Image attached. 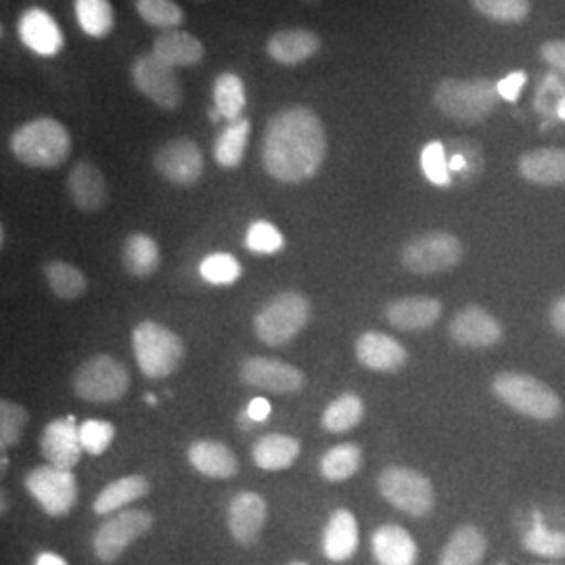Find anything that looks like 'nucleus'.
<instances>
[{
    "label": "nucleus",
    "mask_w": 565,
    "mask_h": 565,
    "mask_svg": "<svg viewBox=\"0 0 565 565\" xmlns=\"http://www.w3.org/2000/svg\"><path fill=\"white\" fill-rule=\"evenodd\" d=\"M327 158V132L319 114L291 105L266 121L263 135L264 170L275 181L296 184L312 179Z\"/></svg>",
    "instance_id": "f257e3e1"
},
{
    "label": "nucleus",
    "mask_w": 565,
    "mask_h": 565,
    "mask_svg": "<svg viewBox=\"0 0 565 565\" xmlns=\"http://www.w3.org/2000/svg\"><path fill=\"white\" fill-rule=\"evenodd\" d=\"M9 147L23 166L53 170L67 162L72 153V135L60 120L41 116L20 126L11 135Z\"/></svg>",
    "instance_id": "f03ea898"
},
{
    "label": "nucleus",
    "mask_w": 565,
    "mask_h": 565,
    "mask_svg": "<svg viewBox=\"0 0 565 565\" xmlns=\"http://www.w3.org/2000/svg\"><path fill=\"white\" fill-rule=\"evenodd\" d=\"M499 88L497 82L488 78L476 81H457L446 78L434 90L436 109L459 124H478L486 120L499 105Z\"/></svg>",
    "instance_id": "7ed1b4c3"
},
{
    "label": "nucleus",
    "mask_w": 565,
    "mask_h": 565,
    "mask_svg": "<svg viewBox=\"0 0 565 565\" xmlns=\"http://www.w3.org/2000/svg\"><path fill=\"white\" fill-rule=\"evenodd\" d=\"M135 359L149 380L172 375L184 359V343L168 327L156 321H142L132 331Z\"/></svg>",
    "instance_id": "20e7f679"
},
{
    "label": "nucleus",
    "mask_w": 565,
    "mask_h": 565,
    "mask_svg": "<svg viewBox=\"0 0 565 565\" xmlns=\"http://www.w3.org/2000/svg\"><path fill=\"white\" fill-rule=\"evenodd\" d=\"M492 392L513 411L525 417L551 422L562 413V401L548 385L522 373H499L492 380Z\"/></svg>",
    "instance_id": "39448f33"
},
{
    "label": "nucleus",
    "mask_w": 565,
    "mask_h": 565,
    "mask_svg": "<svg viewBox=\"0 0 565 565\" xmlns=\"http://www.w3.org/2000/svg\"><path fill=\"white\" fill-rule=\"evenodd\" d=\"M310 321V302L298 291H282L254 319V331L266 345L281 348L291 342Z\"/></svg>",
    "instance_id": "423d86ee"
},
{
    "label": "nucleus",
    "mask_w": 565,
    "mask_h": 565,
    "mask_svg": "<svg viewBox=\"0 0 565 565\" xmlns=\"http://www.w3.org/2000/svg\"><path fill=\"white\" fill-rule=\"evenodd\" d=\"M72 387L86 403H116L130 387V373L118 359L99 354L76 369Z\"/></svg>",
    "instance_id": "0eeeda50"
},
{
    "label": "nucleus",
    "mask_w": 565,
    "mask_h": 565,
    "mask_svg": "<svg viewBox=\"0 0 565 565\" xmlns=\"http://www.w3.org/2000/svg\"><path fill=\"white\" fill-rule=\"evenodd\" d=\"M377 488L390 505L401 509L411 518H425L436 505L434 486L411 467H385L377 480Z\"/></svg>",
    "instance_id": "6e6552de"
},
{
    "label": "nucleus",
    "mask_w": 565,
    "mask_h": 565,
    "mask_svg": "<svg viewBox=\"0 0 565 565\" xmlns=\"http://www.w3.org/2000/svg\"><path fill=\"white\" fill-rule=\"evenodd\" d=\"M463 258V243L446 231L425 233L406 243L401 263L413 275H438L455 268Z\"/></svg>",
    "instance_id": "1a4fd4ad"
},
{
    "label": "nucleus",
    "mask_w": 565,
    "mask_h": 565,
    "mask_svg": "<svg viewBox=\"0 0 565 565\" xmlns=\"http://www.w3.org/2000/svg\"><path fill=\"white\" fill-rule=\"evenodd\" d=\"M130 78L137 90L145 95L149 102L160 105L168 111L181 109L184 103L182 82L177 74V67L168 65L166 61L156 57L153 53L141 55L130 65Z\"/></svg>",
    "instance_id": "9d476101"
},
{
    "label": "nucleus",
    "mask_w": 565,
    "mask_h": 565,
    "mask_svg": "<svg viewBox=\"0 0 565 565\" xmlns=\"http://www.w3.org/2000/svg\"><path fill=\"white\" fill-rule=\"evenodd\" d=\"M25 488L53 518L67 515L78 501V482L74 473L53 465L34 467L25 478Z\"/></svg>",
    "instance_id": "9b49d317"
},
{
    "label": "nucleus",
    "mask_w": 565,
    "mask_h": 565,
    "mask_svg": "<svg viewBox=\"0 0 565 565\" xmlns=\"http://www.w3.org/2000/svg\"><path fill=\"white\" fill-rule=\"evenodd\" d=\"M153 525V515L145 509H126L99 525L93 536L95 555L103 564H114L120 559L121 553L145 536Z\"/></svg>",
    "instance_id": "f8f14e48"
},
{
    "label": "nucleus",
    "mask_w": 565,
    "mask_h": 565,
    "mask_svg": "<svg viewBox=\"0 0 565 565\" xmlns=\"http://www.w3.org/2000/svg\"><path fill=\"white\" fill-rule=\"evenodd\" d=\"M153 168L166 181L179 186H193L203 177L202 149L189 137H177L163 142L153 153Z\"/></svg>",
    "instance_id": "ddd939ff"
},
{
    "label": "nucleus",
    "mask_w": 565,
    "mask_h": 565,
    "mask_svg": "<svg viewBox=\"0 0 565 565\" xmlns=\"http://www.w3.org/2000/svg\"><path fill=\"white\" fill-rule=\"evenodd\" d=\"M242 380L252 387H260L273 394H294L302 390L303 373L298 366L277 359L252 356L242 364Z\"/></svg>",
    "instance_id": "4468645a"
},
{
    "label": "nucleus",
    "mask_w": 565,
    "mask_h": 565,
    "mask_svg": "<svg viewBox=\"0 0 565 565\" xmlns=\"http://www.w3.org/2000/svg\"><path fill=\"white\" fill-rule=\"evenodd\" d=\"M41 450L44 459L60 469H74L81 463V425L74 417L53 419L42 429Z\"/></svg>",
    "instance_id": "2eb2a0df"
},
{
    "label": "nucleus",
    "mask_w": 565,
    "mask_h": 565,
    "mask_svg": "<svg viewBox=\"0 0 565 565\" xmlns=\"http://www.w3.org/2000/svg\"><path fill=\"white\" fill-rule=\"evenodd\" d=\"M450 338L465 348H490L501 342L503 327L480 306H467L450 321Z\"/></svg>",
    "instance_id": "dca6fc26"
},
{
    "label": "nucleus",
    "mask_w": 565,
    "mask_h": 565,
    "mask_svg": "<svg viewBox=\"0 0 565 565\" xmlns=\"http://www.w3.org/2000/svg\"><path fill=\"white\" fill-rule=\"evenodd\" d=\"M321 46L323 41L317 32L308 28H285L266 41V53L270 60L294 67L319 55Z\"/></svg>",
    "instance_id": "f3484780"
},
{
    "label": "nucleus",
    "mask_w": 565,
    "mask_h": 565,
    "mask_svg": "<svg viewBox=\"0 0 565 565\" xmlns=\"http://www.w3.org/2000/svg\"><path fill=\"white\" fill-rule=\"evenodd\" d=\"M266 501L258 492H239L228 505V530L239 545H254L266 524Z\"/></svg>",
    "instance_id": "a211bd4d"
},
{
    "label": "nucleus",
    "mask_w": 565,
    "mask_h": 565,
    "mask_svg": "<svg viewBox=\"0 0 565 565\" xmlns=\"http://www.w3.org/2000/svg\"><path fill=\"white\" fill-rule=\"evenodd\" d=\"M356 359L371 371L394 373L403 369L408 361V354L398 340L380 331H369L356 340Z\"/></svg>",
    "instance_id": "6ab92c4d"
},
{
    "label": "nucleus",
    "mask_w": 565,
    "mask_h": 565,
    "mask_svg": "<svg viewBox=\"0 0 565 565\" xmlns=\"http://www.w3.org/2000/svg\"><path fill=\"white\" fill-rule=\"evenodd\" d=\"M443 315V303L427 296H406L387 306V323L401 331H425L438 323Z\"/></svg>",
    "instance_id": "aec40b11"
},
{
    "label": "nucleus",
    "mask_w": 565,
    "mask_h": 565,
    "mask_svg": "<svg viewBox=\"0 0 565 565\" xmlns=\"http://www.w3.org/2000/svg\"><path fill=\"white\" fill-rule=\"evenodd\" d=\"M18 30L21 42L42 57H55L63 46V34L57 21L42 9L23 11Z\"/></svg>",
    "instance_id": "412c9836"
},
{
    "label": "nucleus",
    "mask_w": 565,
    "mask_h": 565,
    "mask_svg": "<svg viewBox=\"0 0 565 565\" xmlns=\"http://www.w3.org/2000/svg\"><path fill=\"white\" fill-rule=\"evenodd\" d=\"M373 557L380 565H417L419 548L403 525H380L371 536Z\"/></svg>",
    "instance_id": "4be33fe9"
},
{
    "label": "nucleus",
    "mask_w": 565,
    "mask_h": 565,
    "mask_svg": "<svg viewBox=\"0 0 565 565\" xmlns=\"http://www.w3.org/2000/svg\"><path fill=\"white\" fill-rule=\"evenodd\" d=\"M67 191L76 207L82 212H99L107 203V181L99 166L93 162H78L67 177Z\"/></svg>",
    "instance_id": "5701e85b"
},
{
    "label": "nucleus",
    "mask_w": 565,
    "mask_h": 565,
    "mask_svg": "<svg viewBox=\"0 0 565 565\" xmlns=\"http://www.w3.org/2000/svg\"><path fill=\"white\" fill-rule=\"evenodd\" d=\"M359 548V524L348 509H338L331 513L324 525L323 553L327 559L340 564L352 559Z\"/></svg>",
    "instance_id": "b1692460"
},
{
    "label": "nucleus",
    "mask_w": 565,
    "mask_h": 565,
    "mask_svg": "<svg viewBox=\"0 0 565 565\" xmlns=\"http://www.w3.org/2000/svg\"><path fill=\"white\" fill-rule=\"evenodd\" d=\"M151 53L172 67H193L200 65L205 57L202 41L179 28L160 32L153 41Z\"/></svg>",
    "instance_id": "393cba45"
},
{
    "label": "nucleus",
    "mask_w": 565,
    "mask_h": 565,
    "mask_svg": "<svg viewBox=\"0 0 565 565\" xmlns=\"http://www.w3.org/2000/svg\"><path fill=\"white\" fill-rule=\"evenodd\" d=\"M520 174L534 184H565V149L546 147L527 151L520 158Z\"/></svg>",
    "instance_id": "a878e982"
},
{
    "label": "nucleus",
    "mask_w": 565,
    "mask_h": 565,
    "mask_svg": "<svg viewBox=\"0 0 565 565\" xmlns=\"http://www.w3.org/2000/svg\"><path fill=\"white\" fill-rule=\"evenodd\" d=\"M189 463L193 465L202 476L214 480H226L237 476L239 461L228 446L214 440H200L189 448Z\"/></svg>",
    "instance_id": "bb28decb"
},
{
    "label": "nucleus",
    "mask_w": 565,
    "mask_h": 565,
    "mask_svg": "<svg viewBox=\"0 0 565 565\" xmlns=\"http://www.w3.org/2000/svg\"><path fill=\"white\" fill-rule=\"evenodd\" d=\"M488 551V539L484 532L476 525H461L455 530V534L448 539L443 553L440 565H480Z\"/></svg>",
    "instance_id": "cd10ccee"
},
{
    "label": "nucleus",
    "mask_w": 565,
    "mask_h": 565,
    "mask_svg": "<svg viewBox=\"0 0 565 565\" xmlns=\"http://www.w3.org/2000/svg\"><path fill=\"white\" fill-rule=\"evenodd\" d=\"M298 455H300V443L294 436H285V434H268L260 438L252 450L254 463L258 465L263 471H282L296 463Z\"/></svg>",
    "instance_id": "c85d7f7f"
},
{
    "label": "nucleus",
    "mask_w": 565,
    "mask_h": 565,
    "mask_svg": "<svg viewBox=\"0 0 565 565\" xmlns=\"http://www.w3.org/2000/svg\"><path fill=\"white\" fill-rule=\"evenodd\" d=\"M162 263L160 247L153 237L145 233H132L121 247V264L132 277H151Z\"/></svg>",
    "instance_id": "c756f323"
},
{
    "label": "nucleus",
    "mask_w": 565,
    "mask_h": 565,
    "mask_svg": "<svg viewBox=\"0 0 565 565\" xmlns=\"http://www.w3.org/2000/svg\"><path fill=\"white\" fill-rule=\"evenodd\" d=\"M149 490H151V484H149L147 478L126 476V478H120V480L105 486L99 492V497L95 499L93 509H95L97 515H109L121 507L130 505L142 497H147Z\"/></svg>",
    "instance_id": "7c9ffc66"
},
{
    "label": "nucleus",
    "mask_w": 565,
    "mask_h": 565,
    "mask_svg": "<svg viewBox=\"0 0 565 565\" xmlns=\"http://www.w3.org/2000/svg\"><path fill=\"white\" fill-rule=\"evenodd\" d=\"M249 132H252V121L247 118H237L226 124V128L214 141V160L221 168L233 170L243 162Z\"/></svg>",
    "instance_id": "2f4dec72"
},
{
    "label": "nucleus",
    "mask_w": 565,
    "mask_h": 565,
    "mask_svg": "<svg viewBox=\"0 0 565 565\" xmlns=\"http://www.w3.org/2000/svg\"><path fill=\"white\" fill-rule=\"evenodd\" d=\"M42 273H44V279L49 282L51 291L61 300H67V302L78 300L88 289V281H86L84 273L74 264L51 260L42 266Z\"/></svg>",
    "instance_id": "473e14b6"
},
{
    "label": "nucleus",
    "mask_w": 565,
    "mask_h": 565,
    "mask_svg": "<svg viewBox=\"0 0 565 565\" xmlns=\"http://www.w3.org/2000/svg\"><path fill=\"white\" fill-rule=\"evenodd\" d=\"M363 465V450L352 443L329 448L321 459V476L329 482H343L352 478Z\"/></svg>",
    "instance_id": "72a5a7b5"
},
{
    "label": "nucleus",
    "mask_w": 565,
    "mask_h": 565,
    "mask_svg": "<svg viewBox=\"0 0 565 565\" xmlns=\"http://www.w3.org/2000/svg\"><path fill=\"white\" fill-rule=\"evenodd\" d=\"M212 99H214V107L218 109V114L223 116L224 120H237V118H242L245 103H247L245 84L239 76L224 72L214 82Z\"/></svg>",
    "instance_id": "f704fd0d"
},
{
    "label": "nucleus",
    "mask_w": 565,
    "mask_h": 565,
    "mask_svg": "<svg viewBox=\"0 0 565 565\" xmlns=\"http://www.w3.org/2000/svg\"><path fill=\"white\" fill-rule=\"evenodd\" d=\"M74 11L86 36L105 39L114 30V7L109 0H74Z\"/></svg>",
    "instance_id": "c9c22d12"
},
{
    "label": "nucleus",
    "mask_w": 565,
    "mask_h": 565,
    "mask_svg": "<svg viewBox=\"0 0 565 565\" xmlns=\"http://www.w3.org/2000/svg\"><path fill=\"white\" fill-rule=\"evenodd\" d=\"M364 403L356 394H343L324 408L323 427L331 434H343L363 422Z\"/></svg>",
    "instance_id": "e433bc0d"
},
{
    "label": "nucleus",
    "mask_w": 565,
    "mask_h": 565,
    "mask_svg": "<svg viewBox=\"0 0 565 565\" xmlns=\"http://www.w3.org/2000/svg\"><path fill=\"white\" fill-rule=\"evenodd\" d=\"M524 548L539 557L562 559L565 557V532L548 530L541 522V515H536V522L532 525V530H527L524 534Z\"/></svg>",
    "instance_id": "4c0bfd02"
},
{
    "label": "nucleus",
    "mask_w": 565,
    "mask_h": 565,
    "mask_svg": "<svg viewBox=\"0 0 565 565\" xmlns=\"http://www.w3.org/2000/svg\"><path fill=\"white\" fill-rule=\"evenodd\" d=\"M142 21L160 30H177L184 23V11L174 0H135Z\"/></svg>",
    "instance_id": "58836bf2"
},
{
    "label": "nucleus",
    "mask_w": 565,
    "mask_h": 565,
    "mask_svg": "<svg viewBox=\"0 0 565 565\" xmlns=\"http://www.w3.org/2000/svg\"><path fill=\"white\" fill-rule=\"evenodd\" d=\"M446 149H450L448 168L450 174H461L465 179H473L482 170V151L480 147L469 139H450L445 142Z\"/></svg>",
    "instance_id": "ea45409f"
},
{
    "label": "nucleus",
    "mask_w": 565,
    "mask_h": 565,
    "mask_svg": "<svg viewBox=\"0 0 565 565\" xmlns=\"http://www.w3.org/2000/svg\"><path fill=\"white\" fill-rule=\"evenodd\" d=\"M471 7L488 20L520 23L530 15L527 0H471Z\"/></svg>",
    "instance_id": "a19ab883"
},
{
    "label": "nucleus",
    "mask_w": 565,
    "mask_h": 565,
    "mask_svg": "<svg viewBox=\"0 0 565 565\" xmlns=\"http://www.w3.org/2000/svg\"><path fill=\"white\" fill-rule=\"evenodd\" d=\"M28 424V411L13 401L0 403V448L7 452L20 443L21 434Z\"/></svg>",
    "instance_id": "79ce46f5"
},
{
    "label": "nucleus",
    "mask_w": 565,
    "mask_h": 565,
    "mask_svg": "<svg viewBox=\"0 0 565 565\" xmlns=\"http://www.w3.org/2000/svg\"><path fill=\"white\" fill-rule=\"evenodd\" d=\"M422 168H424L425 179L434 182L436 186H450L452 184V174L448 168V158H446V147L443 141L427 142L422 151Z\"/></svg>",
    "instance_id": "37998d69"
},
{
    "label": "nucleus",
    "mask_w": 565,
    "mask_h": 565,
    "mask_svg": "<svg viewBox=\"0 0 565 565\" xmlns=\"http://www.w3.org/2000/svg\"><path fill=\"white\" fill-rule=\"evenodd\" d=\"M203 279L212 285H231L242 277V264L231 254H212L200 266Z\"/></svg>",
    "instance_id": "c03bdc74"
},
{
    "label": "nucleus",
    "mask_w": 565,
    "mask_h": 565,
    "mask_svg": "<svg viewBox=\"0 0 565 565\" xmlns=\"http://www.w3.org/2000/svg\"><path fill=\"white\" fill-rule=\"evenodd\" d=\"M245 245L254 254H277L285 245L281 231L270 223L256 221L249 224L247 235H245Z\"/></svg>",
    "instance_id": "a18cd8bd"
},
{
    "label": "nucleus",
    "mask_w": 565,
    "mask_h": 565,
    "mask_svg": "<svg viewBox=\"0 0 565 565\" xmlns=\"http://www.w3.org/2000/svg\"><path fill=\"white\" fill-rule=\"evenodd\" d=\"M114 436H116V429L109 422L88 419L81 425L82 448L93 457L103 455L114 443Z\"/></svg>",
    "instance_id": "49530a36"
},
{
    "label": "nucleus",
    "mask_w": 565,
    "mask_h": 565,
    "mask_svg": "<svg viewBox=\"0 0 565 565\" xmlns=\"http://www.w3.org/2000/svg\"><path fill=\"white\" fill-rule=\"evenodd\" d=\"M565 102V84L557 74H546L536 90V111L557 120V109Z\"/></svg>",
    "instance_id": "de8ad7c7"
},
{
    "label": "nucleus",
    "mask_w": 565,
    "mask_h": 565,
    "mask_svg": "<svg viewBox=\"0 0 565 565\" xmlns=\"http://www.w3.org/2000/svg\"><path fill=\"white\" fill-rule=\"evenodd\" d=\"M525 81L527 78H525L524 72H513V74L505 76L503 81L497 82L501 99L509 103L518 102L520 93H522V88L525 86Z\"/></svg>",
    "instance_id": "09e8293b"
},
{
    "label": "nucleus",
    "mask_w": 565,
    "mask_h": 565,
    "mask_svg": "<svg viewBox=\"0 0 565 565\" xmlns=\"http://www.w3.org/2000/svg\"><path fill=\"white\" fill-rule=\"evenodd\" d=\"M541 57L565 76V41H548L541 46Z\"/></svg>",
    "instance_id": "8fccbe9b"
},
{
    "label": "nucleus",
    "mask_w": 565,
    "mask_h": 565,
    "mask_svg": "<svg viewBox=\"0 0 565 565\" xmlns=\"http://www.w3.org/2000/svg\"><path fill=\"white\" fill-rule=\"evenodd\" d=\"M245 413L249 415V419L254 424H263V422H266V417L270 415V404H268V401H264V398H254L252 403L247 404Z\"/></svg>",
    "instance_id": "3c124183"
},
{
    "label": "nucleus",
    "mask_w": 565,
    "mask_h": 565,
    "mask_svg": "<svg viewBox=\"0 0 565 565\" xmlns=\"http://www.w3.org/2000/svg\"><path fill=\"white\" fill-rule=\"evenodd\" d=\"M551 324H553V329H555L559 335H564L565 338V294L557 302L553 303V308H551Z\"/></svg>",
    "instance_id": "603ef678"
},
{
    "label": "nucleus",
    "mask_w": 565,
    "mask_h": 565,
    "mask_svg": "<svg viewBox=\"0 0 565 565\" xmlns=\"http://www.w3.org/2000/svg\"><path fill=\"white\" fill-rule=\"evenodd\" d=\"M36 565H67L65 564V559L60 557L57 553H41L39 557H36Z\"/></svg>",
    "instance_id": "864d4df0"
},
{
    "label": "nucleus",
    "mask_w": 565,
    "mask_h": 565,
    "mask_svg": "<svg viewBox=\"0 0 565 565\" xmlns=\"http://www.w3.org/2000/svg\"><path fill=\"white\" fill-rule=\"evenodd\" d=\"M557 121H565V102L557 109Z\"/></svg>",
    "instance_id": "5fc2aeb1"
},
{
    "label": "nucleus",
    "mask_w": 565,
    "mask_h": 565,
    "mask_svg": "<svg viewBox=\"0 0 565 565\" xmlns=\"http://www.w3.org/2000/svg\"><path fill=\"white\" fill-rule=\"evenodd\" d=\"M300 2H303V4H319L321 0H300Z\"/></svg>",
    "instance_id": "6e6d98bb"
},
{
    "label": "nucleus",
    "mask_w": 565,
    "mask_h": 565,
    "mask_svg": "<svg viewBox=\"0 0 565 565\" xmlns=\"http://www.w3.org/2000/svg\"><path fill=\"white\" fill-rule=\"evenodd\" d=\"M4 511H7V497L2 494V513H4Z\"/></svg>",
    "instance_id": "4d7b16f0"
},
{
    "label": "nucleus",
    "mask_w": 565,
    "mask_h": 565,
    "mask_svg": "<svg viewBox=\"0 0 565 565\" xmlns=\"http://www.w3.org/2000/svg\"><path fill=\"white\" fill-rule=\"evenodd\" d=\"M289 565H308V564H303V562H294V564H289Z\"/></svg>",
    "instance_id": "13d9d810"
}]
</instances>
